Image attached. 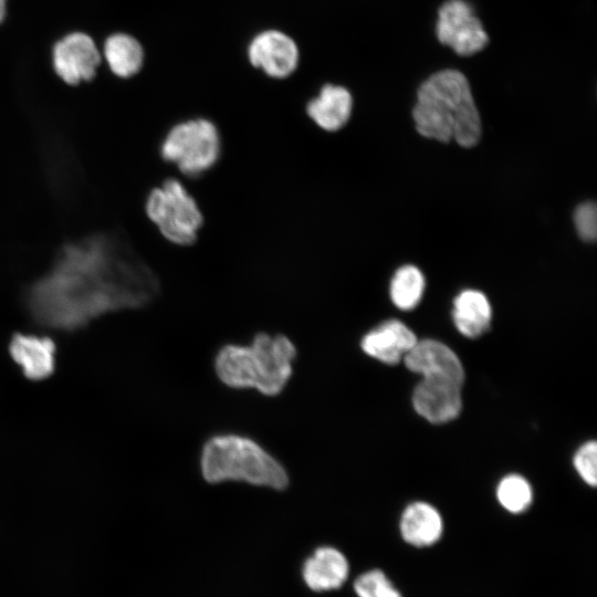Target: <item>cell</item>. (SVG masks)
Wrapping results in <instances>:
<instances>
[{
    "label": "cell",
    "mask_w": 597,
    "mask_h": 597,
    "mask_svg": "<svg viewBox=\"0 0 597 597\" xmlns=\"http://www.w3.org/2000/svg\"><path fill=\"white\" fill-rule=\"evenodd\" d=\"M158 291L155 273L128 247L93 239L63 250L32 287L29 307L39 323L75 329L106 312L145 305Z\"/></svg>",
    "instance_id": "6da1fadb"
},
{
    "label": "cell",
    "mask_w": 597,
    "mask_h": 597,
    "mask_svg": "<svg viewBox=\"0 0 597 597\" xmlns=\"http://www.w3.org/2000/svg\"><path fill=\"white\" fill-rule=\"evenodd\" d=\"M417 132L427 138L473 147L481 138V119L467 77L442 70L418 88L412 109Z\"/></svg>",
    "instance_id": "7a4b0ae2"
},
{
    "label": "cell",
    "mask_w": 597,
    "mask_h": 597,
    "mask_svg": "<svg viewBox=\"0 0 597 597\" xmlns=\"http://www.w3.org/2000/svg\"><path fill=\"white\" fill-rule=\"evenodd\" d=\"M295 356L296 348L287 336L259 333L249 345L223 346L214 365L219 379L227 386L275 396L290 379Z\"/></svg>",
    "instance_id": "3957f363"
},
{
    "label": "cell",
    "mask_w": 597,
    "mask_h": 597,
    "mask_svg": "<svg viewBox=\"0 0 597 597\" xmlns=\"http://www.w3.org/2000/svg\"><path fill=\"white\" fill-rule=\"evenodd\" d=\"M201 472L206 481H241L275 490L284 489L289 478L282 464L259 443L239 434L210 438L201 452Z\"/></svg>",
    "instance_id": "277c9868"
},
{
    "label": "cell",
    "mask_w": 597,
    "mask_h": 597,
    "mask_svg": "<svg viewBox=\"0 0 597 597\" xmlns=\"http://www.w3.org/2000/svg\"><path fill=\"white\" fill-rule=\"evenodd\" d=\"M145 211L161 237L179 247L192 245L205 223L197 199L177 178H167L148 192Z\"/></svg>",
    "instance_id": "5b68a950"
},
{
    "label": "cell",
    "mask_w": 597,
    "mask_h": 597,
    "mask_svg": "<svg viewBox=\"0 0 597 597\" xmlns=\"http://www.w3.org/2000/svg\"><path fill=\"white\" fill-rule=\"evenodd\" d=\"M222 139L217 125L203 117L171 126L159 145L161 158L188 178H198L219 161Z\"/></svg>",
    "instance_id": "8992f818"
},
{
    "label": "cell",
    "mask_w": 597,
    "mask_h": 597,
    "mask_svg": "<svg viewBox=\"0 0 597 597\" xmlns=\"http://www.w3.org/2000/svg\"><path fill=\"white\" fill-rule=\"evenodd\" d=\"M437 38L462 56L473 55L489 43L483 24L464 0H448L440 7Z\"/></svg>",
    "instance_id": "52a82bcc"
},
{
    "label": "cell",
    "mask_w": 597,
    "mask_h": 597,
    "mask_svg": "<svg viewBox=\"0 0 597 597\" xmlns=\"http://www.w3.org/2000/svg\"><path fill=\"white\" fill-rule=\"evenodd\" d=\"M100 62L94 41L81 32L64 36L53 49L54 70L70 85L93 78Z\"/></svg>",
    "instance_id": "ba28073f"
},
{
    "label": "cell",
    "mask_w": 597,
    "mask_h": 597,
    "mask_svg": "<svg viewBox=\"0 0 597 597\" xmlns=\"http://www.w3.org/2000/svg\"><path fill=\"white\" fill-rule=\"evenodd\" d=\"M462 385L444 378L425 377L415 387L412 405L416 412L431 423L455 419L462 409Z\"/></svg>",
    "instance_id": "9c48e42d"
},
{
    "label": "cell",
    "mask_w": 597,
    "mask_h": 597,
    "mask_svg": "<svg viewBox=\"0 0 597 597\" xmlns=\"http://www.w3.org/2000/svg\"><path fill=\"white\" fill-rule=\"evenodd\" d=\"M248 56L252 65L274 78L291 75L298 63L296 43L285 33L268 30L258 34L250 43Z\"/></svg>",
    "instance_id": "30bf717a"
},
{
    "label": "cell",
    "mask_w": 597,
    "mask_h": 597,
    "mask_svg": "<svg viewBox=\"0 0 597 597\" xmlns=\"http://www.w3.org/2000/svg\"><path fill=\"white\" fill-rule=\"evenodd\" d=\"M406 367L422 378H444L463 385L464 368L458 355L436 339H421L405 355Z\"/></svg>",
    "instance_id": "8fae6325"
},
{
    "label": "cell",
    "mask_w": 597,
    "mask_h": 597,
    "mask_svg": "<svg viewBox=\"0 0 597 597\" xmlns=\"http://www.w3.org/2000/svg\"><path fill=\"white\" fill-rule=\"evenodd\" d=\"M418 342L416 334L399 320L390 318L366 333L363 352L387 365L400 363Z\"/></svg>",
    "instance_id": "7c38bea8"
},
{
    "label": "cell",
    "mask_w": 597,
    "mask_h": 597,
    "mask_svg": "<svg viewBox=\"0 0 597 597\" xmlns=\"http://www.w3.org/2000/svg\"><path fill=\"white\" fill-rule=\"evenodd\" d=\"M349 563L336 547L320 546L306 557L301 575L313 591L323 593L341 588L349 576Z\"/></svg>",
    "instance_id": "4fadbf2b"
},
{
    "label": "cell",
    "mask_w": 597,
    "mask_h": 597,
    "mask_svg": "<svg viewBox=\"0 0 597 597\" xmlns=\"http://www.w3.org/2000/svg\"><path fill=\"white\" fill-rule=\"evenodd\" d=\"M9 353L31 380L44 379L54 371L55 344L49 337L15 334L10 342Z\"/></svg>",
    "instance_id": "5bb4252c"
},
{
    "label": "cell",
    "mask_w": 597,
    "mask_h": 597,
    "mask_svg": "<svg viewBox=\"0 0 597 597\" xmlns=\"http://www.w3.org/2000/svg\"><path fill=\"white\" fill-rule=\"evenodd\" d=\"M352 109L353 97L349 91L335 84H325L306 105L310 119L328 133L341 130L348 123Z\"/></svg>",
    "instance_id": "9a60e30c"
},
{
    "label": "cell",
    "mask_w": 597,
    "mask_h": 597,
    "mask_svg": "<svg viewBox=\"0 0 597 597\" xmlns=\"http://www.w3.org/2000/svg\"><path fill=\"white\" fill-rule=\"evenodd\" d=\"M399 532L409 545L429 547L441 538L443 520L433 505L421 501L412 502L401 513Z\"/></svg>",
    "instance_id": "2e32d148"
},
{
    "label": "cell",
    "mask_w": 597,
    "mask_h": 597,
    "mask_svg": "<svg viewBox=\"0 0 597 597\" xmlns=\"http://www.w3.org/2000/svg\"><path fill=\"white\" fill-rule=\"evenodd\" d=\"M452 320L465 337L482 336L491 325L492 308L488 297L476 290H464L453 301Z\"/></svg>",
    "instance_id": "e0dca14e"
},
{
    "label": "cell",
    "mask_w": 597,
    "mask_h": 597,
    "mask_svg": "<svg viewBox=\"0 0 597 597\" xmlns=\"http://www.w3.org/2000/svg\"><path fill=\"white\" fill-rule=\"evenodd\" d=\"M105 59L114 74L129 77L136 74L144 60V51L139 42L128 34L111 35L104 44Z\"/></svg>",
    "instance_id": "ac0fdd59"
},
{
    "label": "cell",
    "mask_w": 597,
    "mask_h": 597,
    "mask_svg": "<svg viewBox=\"0 0 597 597\" xmlns=\"http://www.w3.org/2000/svg\"><path fill=\"white\" fill-rule=\"evenodd\" d=\"M425 277L415 265L399 268L390 282L389 294L396 307L402 311L415 308L421 301Z\"/></svg>",
    "instance_id": "d6986e66"
},
{
    "label": "cell",
    "mask_w": 597,
    "mask_h": 597,
    "mask_svg": "<svg viewBox=\"0 0 597 597\" xmlns=\"http://www.w3.org/2000/svg\"><path fill=\"white\" fill-rule=\"evenodd\" d=\"M496 499L505 511L520 514L525 512L531 505L533 491L524 476L509 474L498 484Z\"/></svg>",
    "instance_id": "ffe728a7"
},
{
    "label": "cell",
    "mask_w": 597,
    "mask_h": 597,
    "mask_svg": "<svg viewBox=\"0 0 597 597\" xmlns=\"http://www.w3.org/2000/svg\"><path fill=\"white\" fill-rule=\"evenodd\" d=\"M353 587L357 597H402L387 574L378 568L359 574Z\"/></svg>",
    "instance_id": "44dd1931"
},
{
    "label": "cell",
    "mask_w": 597,
    "mask_h": 597,
    "mask_svg": "<svg viewBox=\"0 0 597 597\" xmlns=\"http://www.w3.org/2000/svg\"><path fill=\"white\" fill-rule=\"evenodd\" d=\"M573 464L582 480L595 488L597 484V443L590 440L582 444L573 458Z\"/></svg>",
    "instance_id": "7402d4cb"
},
{
    "label": "cell",
    "mask_w": 597,
    "mask_h": 597,
    "mask_svg": "<svg viewBox=\"0 0 597 597\" xmlns=\"http://www.w3.org/2000/svg\"><path fill=\"white\" fill-rule=\"evenodd\" d=\"M576 231L582 240L593 242L597 237V209L593 201L579 205L574 213Z\"/></svg>",
    "instance_id": "603a6c76"
},
{
    "label": "cell",
    "mask_w": 597,
    "mask_h": 597,
    "mask_svg": "<svg viewBox=\"0 0 597 597\" xmlns=\"http://www.w3.org/2000/svg\"><path fill=\"white\" fill-rule=\"evenodd\" d=\"M6 3H7V0H0V23L2 22L6 15Z\"/></svg>",
    "instance_id": "cb8c5ba5"
}]
</instances>
